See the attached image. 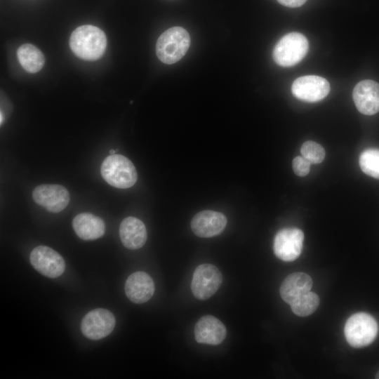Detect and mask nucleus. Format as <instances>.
I'll use <instances>...</instances> for the list:
<instances>
[{"mask_svg":"<svg viewBox=\"0 0 379 379\" xmlns=\"http://www.w3.org/2000/svg\"><path fill=\"white\" fill-rule=\"evenodd\" d=\"M375 378L379 379V371H378V373L375 375Z\"/></svg>","mask_w":379,"mask_h":379,"instance_id":"obj_27","label":"nucleus"},{"mask_svg":"<svg viewBox=\"0 0 379 379\" xmlns=\"http://www.w3.org/2000/svg\"><path fill=\"white\" fill-rule=\"evenodd\" d=\"M190 46V36L181 27H173L164 32L156 44V54L163 63L171 65L179 61Z\"/></svg>","mask_w":379,"mask_h":379,"instance_id":"obj_2","label":"nucleus"},{"mask_svg":"<svg viewBox=\"0 0 379 379\" xmlns=\"http://www.w3.org/2000/svg\"><path fill=\"white\" fill-rule=\"evenodd\" d=\"M3 120H4V117L2 115V112H1V124H2Z\"/></svg>","mask_w":379,"mask_h":379,"instance_id":"obj_26","label":"nucleus"},{"mask_svg":"<svg viewBox=\"0 0 379 379\" xmlns=\"http://www.w3.org/2000/svg\"><path fill=\"white\" fill-rule=\"evenodd\" d=\"M310 163L302 157H296L292 162L293 170L295 175L304 177L310 172Z\"/></svg>","mask_w":379,"mask_h":379,"instance_id":"obj_23","label":"nucleus"},{"mask_svg":"<svg viewBox=\"0 0 379 379\" xmlns=\"http://www.w3.org/2000/svg\"><path fill=\"white\" fill-rule=\"evenodd\" d=\"M72 227L77 236L83 240H95L105 232L104 221L88 213L77 215L72 220Z\"/></svg>","mask_w":379,"mask_h":379,"instance_id":"obj_18","label":"nucleus"},{"mask_svg":"<svg viewBox=\"0 0 379 379\" xmlns=\"http://www.w3.org/2000/svg\"><path fill=\"white\" fill-rule=\"evenodd\" d=\"M194 331L197 343L211 345L220 344L227 335L225 325L212 315H205L200 318L196 323Z\"/></svg>","mask_w":379,"mask_h":379,"instance_id":"obj_14","label":"nucleus"},{"mask_svg":"<svg viewBox=\"0 0 379 379\" xmlns=\"http://www.w3.org/2000/svg\"><path fill=\"white\" fill-rule=\"evenodd\" d=\"M116 324L114 314L102 308L93 310L82 319V333L91 340H100L109 335Z\"/></svg>","mask_w":379,"mask_h":379,"instance_id":"obj_8","label":"nucleus"},{"mask_svg":"<svg viewBox=\"0 0 379 379\" xmlns=\"http://www.w3.org/2000/svg\"><path fill=\"white\" fill-rule=\"evenodd\" d=\"M117 150H114V149H110V150H109V154H114Z\"/></svg>","mask_w":379,"mask_h":379,"instance_id":"obj_25","label":"nucleus"},{"mask_svg":"<svg viewBox=\"0 0 379 379\" xmlns=\"http://www.w3.org/2000/svg\"><path fill=\"white\" fill-rule=\"evenodd\" d=\"M127 298L134 303H144L149 300L154 292V284L152 277L145 272L131 274L125 283Z\"/></svg>","mask_w":379,"mask_h":379,"instance_id":"obj_15","label":"nucleus"},{"mask_svg":"<svg viewBox=\"0 0 379 379\" xmlns=\"http://www.w3.org/2000/svg\"><path fill=\"white\" fill-rule=\"evenodd\" d=\"M17 55L21 66L29 73H36L44 67L45 58L42 52L30 44L20 46Z\"/></svg>","mask_w":379,"mask_h":379,"instance_id":"obj_19","label":"nucleus"},{"mask_svg":"<svg viewBox=\"0 0 379 379\" xmlns=\"http://www.w3.org/2000/svg\"><path fill=\"white\" fill-rule=\"evenodd\" d=\"M222 282V274L215 265L201 264L194 272L191 290L197 299L205 300L217 292Z\"/></svg>","mask_w":379,"mask_h":379,"instance_id":"obj_6","label":"nucleus"},{"mask_svg":"<svg viewBox=\"0 0 379 379\" xmlns=\"http://www.w3.org/2000/svg\"><path fill=\"white\" fill-rule=\"evenodd\" d=\"M319 302L318 295L310 291L294 300L290 305L295 314L299 317H307L317 309Z\"/></svg>","mask_w":379,"mask_h":379,"instance_id":"obj_20","label":"nucleus"},{"mask_svg":"<svg viewBox=\"0 0 379 379\" xmlns=\"http://www.w3.org/2000/svg\"><path fill=\"white\" fill-rule=\"evenodd\" d=\"M359 164L365 174L379 179V149L370 148L363 151Z\"/></svg>","mask_w":379,"mask_h":379,"instance_id":"obj_21","label":"nucleus"},{"mask_svg":"<svg viewBox=\"0 0 379 379\" xmlns=\"http://www.w3.org/2000/svg\"><path fill=\"white\" fill-rule=\"evenodd\" d=\"M293 95L298 99L309 102L321 100L328 94V81L319 76L306 75L296 79L291 86Z\"/></svg>","mask_w":379,"mask_h":379,"instance_id":"obj_10","label":"nucleus"},{"mask_svg":"<svg viewBox=\"0 0 379 379\" xmlns=\"http://www.w3.org/2000/svg\"><path fill=\"white\" fill-rule=\"evenodd\" d=\"M312 286V278L304 272L289 274L280 286V295L283 300L291 305L303 294L309 292Z\"/></svg>","mask_w":379,"mask_h":379,"instance_id":"obj_17","label":"nucleus"},{"mask_svg":"<svg viewBox=\"0 0 379 379\" xmlns=\"http://www.w3.org/2000/svg\"><path fill=\"white\" fill-rule=\"evenodd\" d=\"M224 214L211 210L197 213L191 221V229L197 236L209 238L222 233L227 225Z\"/></svg>","mask_w":379,"mask_h":379,"instance_id":"obj_12","label":"nucleus"},{"mask_svg":"<svg viewBox=\"0 0 379 379\" xmlns=\"http://www.w3.org/2000/svg\"><path fill=\"white\" fill-rule=\"evenodd\" d=\"M29 260L36 270L50 278H56L65 271V262L62 257L46 246L35 247L30 253Z\"/></svg>","mask_w":379,"mask_h":379,"instance_id":"obj_9","label":"nucleus"},{"mask_svg":"<svg viewBox=\"0 0 379 379\" xmlns=\"http://www.w3.org/2000/svg\"><path fill=\"white\" fill-rule=\"evenodd\" d=\"M119 237L123 245L131 250H136L144 246L147 238L145 224L135 217L124 218L119 226Z\"/></svg>","mask_w":379,"mask_h":379,"instance_id":"obj_16","label":"nucleus"},{"mask_svg":"<svg viewBox=\"0 0 379 379\" xmlns=\"http://www.w3.org/2000/svg\"><path fill=\"white\" fill-rule=\"evenodd\" d=\"M304 234L295 227L280 230L275 235L273 250L275 255L283 261L291 262L297 259L302 249Z\"/></svg>","mask_w":379,"mask_h":379,"instance_id":"obj_7","label":"nucleus"},{"mask_svg":"<svg viewBox=\"0 0 379 379\" xmlns=\"http://www.w3.org/2000/svg\"><path fill=\"white\" fill-rule=\"evenodd\" d=\"M300 152L310 164H320L325 158V150L316 142L308 140L305 142L300 148Z\"/></svg>","mask_w":379,"mask_h":379,"instance_id":"obj_22","label":"nucleus"},{"mask_svg":"<svg viewBox=\"0 0 379 379\" xmlns=\"http://www.w3.org/2000/svg\"><path fill=\"white\" fill-rule=\"evenodd\" d=\"M353 100L357 109L365 115L379 112V84L373 80L359 81L354 88Z\"/></svg>","mask_w":379,"mask_h":379,"instance_id":"obj_13","label":"nucleus"},{"mask_svg":"<svg viewBox=\"0 0 379 379\" xmlns=\"http://www.w3.org/2000/svg\"><path fill=\"white\" fill-rule=\"evenodd\" d=\"M35 203L52 213L64 210L70 201L68 190L60 185H40L32 192Z\"/></svg>","mask_w":379,"mask_h":379,"instance_id":"obj_11","label":"nucleus"},{"mask_svg":"<svg viewBox=\"0 0 379 379\" xmlns=\"http://www.w3.org/2000/svg\"><path fill=\"white\" fill-rule=\"evenodd\" d=\"M69 46L78 58L84 60H96L105 51L107 38L100 28L90 25H82L72 32Z\"/></svg>","mask_w":379,"mask_h":379,"instance_id":"obj_1","label":"nucleus"},{"mask_svg":"<svg viewBox=\"0 0 379 379\" xmlns=\"http://www.w3.org/2000/svg\"><path fill=\"white\" fill-rule=\"evenodd\" d=\"M378 331L376 320L366 312L352 314L348 318L344 327V333L347 343L357 348L372 343L377 336Z\"/></svg>","mask_w":379,"mask_h":379,"instance_id":"obj_4","label":"nucleus"},{"mask_svg":"<svg viewBox=\"0 0 379 379\" xmlns=\"http://www.w3.org/2000/svg\"><path fill=\"white\" fill-rule=\"evenodd\" d=\"M100 173L109 185L119 189L131 187L138 179L133 164L121 154L107 157L102 163Z\"/></svg>","mask_w":379,"mask_h":379,"instance_id":"obj_3","label":"nucleus"},{"mask_svg":"<svg viewBox=\"0 0 379 379\" xmlns=\"http://www.w3.org/2000/svg\"><path fill=\"white\" fill-rule=\"evenodd\" d=\"M308 41L302 34L291 32L284 35L273 49V59L281 67H291L298 64L308 51Z\"/></svg>","mask_w":379,"mask_h":379,"instance_id":"obj_5","label":"nucleus"},{"mask_svg":"<svg viewBox=\"0 0 379 379\" xmlns=\"http://www.w3.org/2000/svg\"><path fill=\"white\" fill-rule=\"evenodd\" d=\"M307 0H277V1L283 6L295 8L304 4Z\"/></svg>","mask_w":379,"mask_h":379,"instance_id":"obj_24","label":"nucleus"}]
</instances>
